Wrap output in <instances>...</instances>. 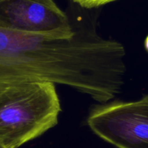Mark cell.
<instances>
[{
    "label": "cell",
    "instance_id": "6",
    "mask_svg": "<svg viewBox=\"0 0 148 148\" xmlns=\"http://www.w3.org/2000/svg\"><path fill=\"white\" fill-rule=\"evenodd\" d=\"M145 49H146V50L148 52V36L146 37V39H145Z\"/></svg>",
    "mask_w": 148,
    "mask_h": 148
},
{
    "label": "cell",
    "instance_id": "2",
    "mask_svg": "<svg viewBox=\"0 0 148 148\" xmlns=\"http://www.w3.org/2000/svg\"><path fill=\"white\" fill-rule=\"evenodd\" d=\"M61 111L55 84L19 82L0 91V145L18 148L58 124Z\"/></svg>",
    "mask_w": 148,
    "mask_h": 148
},
{
    "label": "cell",
    "instance_id": "7",
    "mask_svg": "<svg viewBox=\"0 0 148 148\" xmlns=\"http://www.w3.org/2000/svg\"><path fill=\"white\" fill-rule=\"evenodd\" d=\"M0 148H4V147H2V145H0Z\"/></svg>",
    "mask_w": 148,
    "mask_h": 148
},
{
    "label": "cell",
    "instance_id": "4",
    "mask_svg": "<svg viewBox=\"0 0 148 148\" xmlns=\"http://www.w3.org/2000/svg\"><path fill=\"white\" fill-rule=\"evenodd\" d=\"M0 28L66 39L75 25L53 0H0Z\"/></svg>",
    "mask_w": 148,
    "mask_h": 148
},
{
    "label": "cell",
    "instance_id": "1",
    "mask_svg": "<svg viewBox=\"0 0 148 148\" xmlns=\"http://www.w3.org/2000/svg\"><path fill=\"white\" fill-rule=\"evenodd\" d=\"M126 52L94 26L75 27L61 39L0 28V91L19 82H47L71 86L106 103L124 84Z\"/></svg>",
    "mask_w": 148,
    "mask_h": 148
},
{
    "label": "cell",
    "instance_id": "3",
    "mask_svg": "<svg viewBox=\"0 0 148 148\" xmlns=\"http://www.w3.org/2000/svg\"><path fill=\"white\" fill-rule=\"evenodd\" d=\"M87 124L118 148H148V95L133 102H114L92 110Z\"/></svg>",
    "mask_w": 148,
    "mask_h": 148
},
{
    "label": "cell",
    "instance_id": "5",
    "mask_svg": "<svg viewBox=\"0 0 148 148\" xmlns=\"http://www.w3.org/2000/svg\"><path fill=\"white\" fill-rule=\"evenodd\" d=\"M73 2L78 4L84 8H95L105 5L110 2H114L116 0H72Z\"/></svg>",
    "mask_w": 148,
    "mask_h": 148
}]
</instances>
